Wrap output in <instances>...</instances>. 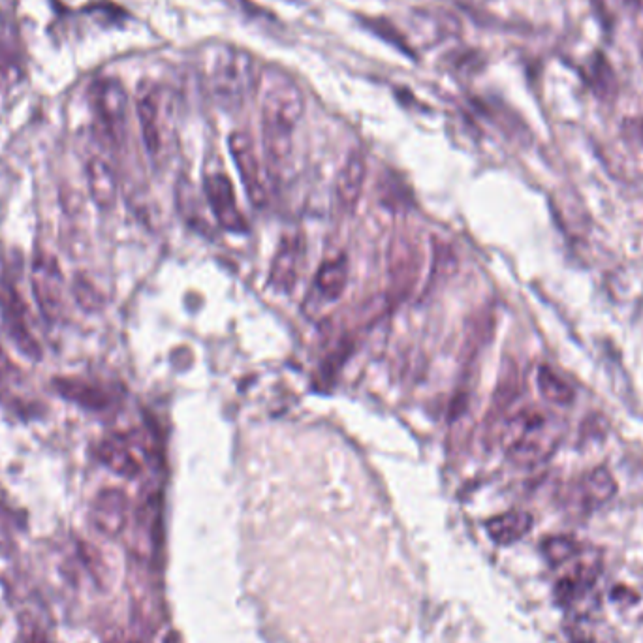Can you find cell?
<instances>
[{"instance_id":"cell-1","label":"cell","mask_w":643,"mask_h":643,"mask_svg":"<svg viewBox=\"0 0 643 643\" xmlns=\"http://www.w3.org/2000/svg\"><path fill=\"white\" fill-rule=\"evenodd\" d=\"M258 87L267 157L271 164H283L292 153V134L305 111L303 93L279 68H266L258 76Z\"/></svg>"},{"instance_id":"cell-2","label":"cell","mask_w":643,"mask_h":643,"mask_svg":"<svg viewBox=\"0 0 643 643\" xmlns=\"http://www.w3.org/2000/svg\"><path fill=\"white\" fill-rule=\"evenodd\" d=\"M204 72L211 93L226 108H237L258 85L254 59L230 44L205 49Z\"/></svg>"},{"instance_id":"cell-3","label":"cell","mask_w":643,"mask_h":643,"mask_svg":"<svg viewBox=\"0 0 643 643\" xmlns=\"http://www.w3.org/2000/svg\"><path fill=\"white\" fill-rule=\"evenodd\" d=\"M136 108L147 153L153 158L162 157L172 136V95L157 85H145L140 89Z\"/></svg>"},{"instance_id":"cell-4","label":"cell","mask_w":643,"mask_h":643,"mask_svg":"<svg viewBox=\"0 0 643 643\" xmlns=\"http://www.w3.org/2000/svg\"><path fill=\"white\" fill-rule=\"evenodd\" d=\"M0 318L6 335L14 343L17 350L32 361L42 360L44 352L42 346L32 335L31 328L27 324L29 320V309L23 298L19 296L16 286L10 281L0 283Z\"/></svg>"},{"instance_id":"cell-5","label":"cell","mask_w":643,"mask_h":643,"mask_svg":"<svg viewBox=\"0 0 643 643\" xmlns=\"http://www.w3.org/2000/svg\"><path fill=\"white\" fill-rule=\"evenodd\" d=\"M63 286V273L57 258L48 252H38L32 260V294L49 324L63 316Z\"/></svg>"},{"instance_id":"cell-6","label":"cell","mask_w":643,"mask_h":643,"mask_svg":"<svg viewBox=\"0 0 643 643\" xmlns=\"http://www.w3.org/2000/svg\"><path fill=\"white\" fill-rule=\"evenodd\" d=\"M93 108L96 119L104 128V134L113 143L123 142L126 128L128 96L125 87L117 79H100L93 85Z\"/></svg>"},{"instance_id":"cell-7","label":"cell","mask_w":643,"mask_h":643,"mask_svg":"<svg viewBox=\"0 0 643 643\" xmlns=\"http://www.w3.org/2000/svg\"><path fill=\"white\" fill-rule=\"evenodd\" d=\"M420 252L408 236L393 237L388 251V273H390V292L399 303L410 296L420 275Z\"/></svg>"},{"instance_id":"cell-8","label":"cell","mask_w":643,"mask_h":643,"mask_svg":"<svg viewBox=\"0 0 643 643\" xmlns=\"http://www.w3.org/2000/svg\"><path fill=\"white\" fill-rule=\"evenodd\" d=\"M204 196L220 226L234 234H245L247 222L239 209L236 192L226 173H209L204 179Z\"/></svg>"},{"instance_id":"cell-9","label":"cell","mask_w":643,"mask_h":643,"mask_svg":"<svg viewBox=\"0 0 643 643\" xmlns=\"http://www.w3.org/2000/svg\"><path fill=\"white\" fill-rule=\"evenodd\" d=\"M600 576V553L596 549H580L574 565L561 580L555 583L553 596L559 606H572L585 595Z\"/></svg>"},{"instance_id":"cell-10","label":"cell","mask_w":643,"mask_h":643,"mask_svg":"<svg viewBox=\"0 0 643 643\" xmlns=\"http://www.w3.org/2000/svg\"><path fill=\"white\" fill-rule=\"evenodd\" d=\"M228 147L232 158L236 162L237 173L239 179L245 187V192L251 200L254 207H264L267 204V189L264 183V175H262V168H260V160L256 157L254 145H252L251 138L243 132H234L228 140Z\"/></svg>"},{"instance_id":"cell-11","label":"cell","mask_w":643,"mask_h":643,"mask_svg":"<svg viewBox=\"0 0 643 643\" xmlns=\"http://www.w3.org/2000/svg\"><path fill=\"white\" fill-rule=\"evenodd\" d=\"M128 497L121 489H104L96 495L91 508V521L106 536H117L125 531L128 523Z\"/></svg>"},{"instance_id":"cell-12","label":"cell","mask_w":643,"mask_h":643,"mask_svg":"<svg viewBox=\"0 0 643 643\" xmlns=\"http://www.w3.org/2000/svg\"><path fill=\"white\" fill-rule=\"evenodd\" d=\"M51 386L63 399L78 405L83 410L102 412V410H108L113 403V395L106 388L83 378L57 377L53 378Z\"/></svg>"},{"instance_id":"cell-13","label":"cell","mask_w":643,"mask_h":643,"mask_svg":"<svg viewBox=\"0 0 643 643\" xmlns=\"http://www.w3.org/2000/svg\"><path fill=\"white\" fill-rule=\"evenodd\" d=\"M367 175V162L360 151L350 153L335 181V202L345 213H352L360 202Z\"/></svg>"},{"instance_id":"cell-14","label":"cell","mask_w":643,"mask_h":643,"mask_svg":"<svg viewBox=\"0 0 643 643\" xmlns=\"http://www.w3.org/2000/svg\"><path fill=\"white\" fill-rule=\"evenodd\" d=\"M303 247L299 237H286L269 267V284L279 294H288L298 283Z\"/></svg>"},{"instance_id":"cell-15","label":"cell","mask_w":643,"mask_h":643,"mask_svg":"<svg viewBox=\"0 0 643 643\" xmlns=\"http://www.w3.org/2000/svg\"><path fill=\"white\" fill-rule=\"evenodd\" d=\"M96 457L104 463V467H108L119 476L136 478L142 474V463L125 437L102 440L96 446Z\"/></svg>"},{"instance_id":"cell-16","label":"cell","mask_w":643,"mask_h":643,"mask_svg":"<svg viewBox=\"0 0 643 643\" xmlns=\"http://www.w3.org/2000/svg\"><path fill=\"white\" fill-rule=\"evenodd\" d=\"M87 183L91 198L100 209H111L117 202L119 181L104 158H91L87 164Z\"/></svg>"},{"instance_id":"cell-17","label":"cell","mask_w":643,"mask_h":643,"mask_svg":"<svg viewBox=\"0 0 643 643\" xmlns=\"http://www.w3.org/2000/svg\"><path fill=\"white\" fill-rule=\"evenodd\" d=\"M486 529L495 544L512 546L533 529V516L523 510H512L489 519Z\"/></svg>"},{"instance_id":"cell-18","label":"cell","mask_w":643,"mask_h":643,"mask_svg":"<svg viewBox=\"0 0 643 643\" xmlns=\"http://www.w3.org/2000/svg\"><path fill=\"white\" fill-rule=\"evenodd\" d=\"M348 283V264L345 258H335L318 267L314 277V292L324 301L341 298Z\"/></svg>"},{"instance_id":"cell-19","label":"cell","mask_w":643,"mask_h":643,"mask_svg":"<svg viewBox=\"0 0 643 643\" xmlns=\"http://www.w3.org/2000/svg\"><path fill=\"white\" fill-rule=\"evenodd\" d=\"M555 448H557V439H555V435H551V437H544V439L521 440L504 450H506L508 459L519 467H534V465L546 461L549 455L555 452Z\"/></svg>"},{"instance_id":"cell-20","label":"cell","mask_w":643,"mask_h":643,"mask_svg":"<svg viewBox=\"0 0 643 643\" xmlns=\"http://www.w3.org/2000/svg\"><path fill=\"white\" fill-rule=\"evenodd\" d=\"M581 493H583V502L591 508L612 501L613 495L617 493V484L613 480L612 472L606 467L593 469L583 478Z\"/></svg>"},{"instance_id":"cell-21","label":"cell","mask_w":643,"mask_h":643,"mask_svg":"<svg viewBox=\"0 0 643 643\" xmlns=\"http://www.w3.org/2000/svg\"><path fill=\"white\" fill-rule=\"evenodd\" d=\"M536 386L540 395L557 407H568L574 401V390L572 386L559 377L555 371H551L548 365L538 367L536 373Z\"/></svg>"},{"instance_id":"cell-22","label":"cell","mask_w":643,"mask_h":643,"mask_svg":"<svg viewBox=\"0 0 643 643\" xmlns=\"http://www.w3.org/2000/svg\"><path fill=\"white\" fill-rule=\"evenodd\" d=\"M72 294H74L76 303L85 313H100L104 309V305H106L104 294L83 273L76 275V279L72 283Z\"/></svg>"},{"instance_id":"cell-23","label":"cell","mask_w":643,"mask_h":643,"mask_svg":"<svg viewBox=\"0 0 643 643\" xmlns=\"http://www.w3.org/2000/svg\"><path fill=\"white\" fill-rule=\"evenodd\" d=\"M580 549V544L568 536H553L542 544L544 557L548 559L551 566H561L572 561L580 553Z\"/></svg>"},{"instance_id":"cell-24","label":"cell","mask_w":643,"mask_h":643,"mask_svg":"<svg viewBox=\"0 0 643 643\" xmlns=\"http://www.w3.org/2000/svg\"><path fill=\"white\" fill-rule=\"evenodd\" d=\"M365 25H369V29L371 31L377 32L378 36L380 38H384V40H390V42H397V46H399V49L403 51V53H408L410 55V49H408L407 42L399 36V34H395V36H390L392 32H395V29H393L392 25L388 23V21H384V19H377V21H365Z\"/></svg>"},{"instance_id":"cell-25","label":"cell","mask_w":643,"mask_h":643,"mask_svg":"<svg viewBox=\"0 0 643 643\" xmlns=\"http://www.w3.org/2000/svg\"><path fill=\"white\" fill-rule=\"evenodd\" d=\"M0 377H19L16 363L8 358L4 348L0 346Z\"/></svg>"},{"instance_id":"cell-26","label":"cell","mask_w":643,"mask_h":643,"mask_svg":"<svg viewBox=\"0 0 643 643\" xmlns=\"http://www.w3.org/2000/svg\"><path fill=\"white\" fill-rule=\"evenodd\" d=\"M576 643H585V642H576Z\"/></svg>"}]
</instances>
